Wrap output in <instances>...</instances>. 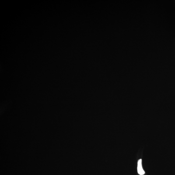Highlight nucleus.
<instances>
[{
  "label": "nucleus",
  "mask_w": 175,
  "mask_h": 175,
  "mask_svg": "<svg viewBox=\"0 0 175 175\" xmlns=\"http://www.w3.org/2000/svg\"><path fill=\"white\" fill-rule=\"evenodd\" d=\"M137 170L138 174L140 175H143L145 173V172L143 169L142 166V159H140L138 162Z\"/></svg>",
  "instance_id": "1"
}]
</instances>
